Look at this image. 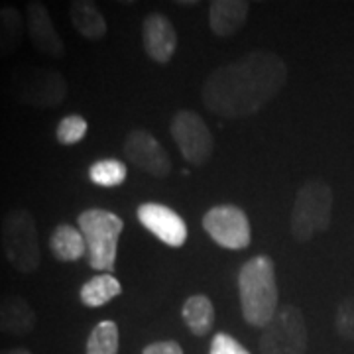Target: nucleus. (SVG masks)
I'll return each instance as SVG.
<instances>
[{
  "label": "nucleus",
  "mask_w": 354,
  "mask_h": 354,
  "mask_svg": "<svg viewBox=\"0 0 354 354\" xmlns=\"http://www.w3.org/2000/svg\"><path fill=\"white\" fill-rule=\"evenodd\" d=\"M169 134L187 164L205 165L211 160L215 150V140L201 114L193 111L176 113L169 124Z\"/></svg>",
  "instance_id": "8"
},
{
  "label": "nucleus",
  "mask_w": 354,
  "mask_h": 354,
  "mask_svg": "<svg viewBox=\"0 0 354 354\" xmlns=\"http://www.w3.org/2000/svg\"><path fill=\"white\" fill-rule=\"evenodd\" d=\"M26 28L32 46L50 57H62L65 53V44L51 22L50 10L44 2L32 0L26 6Z\"/></svg>",
  "instance_id": "12"
},
{
  "label": "nucleus",
  "mask_w": 354,
  "mask_h": 354,
  "mask_svg": "<svg viewBox=\"0 0 354 354\" xmlns=\"http://www.w3.org/2000/svg\"><path fill=\"white\" fill-rule=\"evenodd\" d=\"M211 354H250L241 342L227 333H216L211 341Z\"/></svg>",
  "instance_id": "25"
},
{
  "label": "nucleus",
  "mask_w": 354,
  "mask_h": 354,
  "mask_svg": "<svg viewBox=\"0 0 354 354\" xmlns=\"http://www.w3.org/2000/svg\"><path fill=\"white\" fill-rule=\"evenodd\" d=\"M88 124L81 114H67L55 128V138L62 146H73L87 136Z\"/></svg>",
  "instance_id": "23"
},
{
  "label": "nucleus",
  "mask_w": 354,
  "mask_h": 354,
  "mask_svg": "<svg viewBox=\"0 0 354 354\" xmlns=\"http://www.w3.org/2000/svg\"><path fill=\"white\" fill-rule=\"evenodd\" d=\"M36 329V311L22 295H0V333L24 337Z\"/></svg>",
  "instance_id": "14"
},
{
  "label": "nucleus",
  "mask_w": 354,
  "mask_h": 354,
  "mask_svg": "<svg viewBox=\"0 0 354 354\" xmlns=\"http://www.w3.org/2000/svg\"><path fill=\"white\" fill-rule=\"evenodd\" d=\"M307 325L295 305H283L260 337V354H305Z\"/></svg>",
  "instance_id": "7"
},
{
  "label": "nucleus",
  "mask_w": 354,
  "mask_h": 354,
  "mask_svg": "<svg viewBox=\"0 0 354 354\" xmlns=\"http://www.w3.org/2000/svg\"><path fill=\"white\" fill-rule=\"evenodd\" d=\"M181 317L195 337H207L215 325V305L207 295H191L181 307Z\"/></svg>",
  "instance_id": "17"
},
{
  "label": "nucleus",
  "mask_w": 354,
  "mask_h": 354,
  "mask_svg": "<svg viewBox=\"0 0 354 354\" xmlns=\"http://www.w3.org/2000/svg\"><path fill=\"white\" fill-rule=\"evenodd\" d=\"M335 329L342 339L354 342V295L339 304L335 313Z\"/></svg>",
  "instance_id": "24"
},
{
  "label": "nucleus",
  "mask_w": 354,
  "mask_h": 354,
  "mask_svg": "<svg viewBox=\"0 0 354 354\" xmlns=\"http://www.w3.org/2000/svg\"><path fill=\"white\" fill-rule=\"evenodd\" d=\"M239 299L244 321L250 327L264 329L279 309L276 268L270 256H254L239 272Z\"/></svg>",
  "instance_id": "2"
},
{
  "label": "nucleus",
  "mask_w": 354,
  "mask_h": 354,
  "mask_svg": "<svg viewBox=\"0 0 354 354\" xmlns=\"http://www.w3.org/2000/svg\"><path fill=\"white\" fill-rule=\"evenodd\" d=\"M118 325L114 321H101L88 335L85 354H118Z\"/></svg>",
  "instance_id": "21"
},
{
  "label": "nucleus",
  "mask_w": 354,
  "mask_h": 354,
  "mask_svg": "<svg viewBox=\"0 0 354 354\" xmlns=\"http://www.w3.org/2000/svg\"><path fill=\"white\" fill-rule=\"evenodd\" d=\"M203 228L213 241L228 250H244L252 241L246 213L236 205H216L203 216Z\"/></svg>",
  "instance_id": "9"
},
{
  "label": "nucleus",
  "mask_w": 354,
  "mask_h": 354,
  "mask_svg": "<svg viewBox=\"0 0 354 354\" xmlns=\"http://www.w3.org/2000/svg\"><path fill=\"white\" fill-rule=\"evenodd\" d=\"M77 225L87 244L88 266L102 274H113L124 221L113 211L87 209L77 216Z\"/></svg>",
  "instance_id": "3"
},
{
  "label": "nucleus",
  "mask_w": 354,
  "mask_h": 354,
  "mask_svg": "<svg viewBox=\"0 0 354 354\" xmlns=\"http://www.w3.org/2000/svg\"><path fill=\"white\" fill-rule=\"evenodd\" d=\"M288 83L286 62L274 51H252L216 67L201 88L207 111L223 118H244L262 111Z\"/></svg>",
  "instance_id": "1"
},
{
  "label": "nucleus",
  "mask_w": 354,
  "mask_h": 354,
  "mask_svg": "<svg viewBox=\"0 0 354 354\" xmlns=\"http://www.w3.org/2000/svg\"><path fill=\"white\" fill-rule=\"evenodd\" d=\"M50 250L59 262H77L83 254H87V244L79 228L57 225L50 236Z\"/></svg>",
  "instance_id": "18"
},
{
  "label": "nucleus",
  "mask_w": 354,
  "mask_h": 354,
  "mask_svg": "<svg viewBox=\"0 0 354 354\" xmlns=\"http://www.w3.org/2000/svg\"><path fill=\"white\" fill-rule=\"evenodd\" d=\"M138 221L148 228L156 239L171 246L181 248L187 241V225L185 221L162 203H144L138 207Z\"/></svg>",
  "instance_id": "11"
},
{
  "label": "nucleus",
  "mask_w": 354,
  "mask_h": 354,
  "mask_svg": "<svg viewBox=\"0 0 354 354\" xmlns=\"http://www.w3.org/2000/svg\"><path fill=\"white\" fill-rule=\"evenodd\" d=\"M142 354H183V348L176 341H158L148 344Z\"/></svg>",
  "instance_id": "26"
},
{
  "label": "nucleus",
  "mask_w": 354,
  "mask_h": 354,
  "mask_svg": "<svg viewBox=\"0 0 354 354\" xmlns=\"http://www.w3.org/2000/svg\"><path fill=\"white\" fill-rule=\"evenodd\" d=\"M0 354H32L28 348L22 346H16V348H6V351H0Z\"/></svg>",
  "instance_id": "27"
},
{
  "label": "nucleus",
  "mask_w": 354,
  "mask_h": 354,
  "mask_svg": "<svg viewBox=\"0 0 354 354\" xmlns=\"http://www.w3.org/2000/svg\"><path fill=\"white\" fill-rule=\"evenodd\" d=\"M250 4L244 0H213L209 4V26L221 38L234 36L246 24Z\"/></svg>",
  "instance_id": "15"
},
{
  "label": "nucleus",
  "mask_w": 354,
  "mask_h": 354,
  "mask_svg": "<svg viewBox=\"0 0 354 354\" xmlns=\"http://www.w3.org/2000/svg\"><path fill=\"white\" fill-rule=\"evenodd\" d=\"M24 22L14 6H0V57H10L22 44Z\"/></svg>",
  "instance_id": "20"
},
{
  "label": "nucleus",
  "mask_w": 354,
  "mask_h": 354,
  "mask_svg": "<svg viewBox=\"0 0 354 354\" xmlns=\"http://www.w3.org/2000/svg\"><path fill=\"white\" fill-rule=\"evenodd\" d=\"M333 189L325 179H307L297 191L291 209L290 228L293 239L307 242L325 232L333 218Z\"/></svg>",
  "instance_id": "4"
},
{
  "label": "nucleus",
  "mask_w": 354,
  "mask_h": 354,
  "mask_svg": "<svg viewBox=\"0 0 354 354\" xmlns=\"http://www.w3.org/2000/svg\"><path fill=\"white\" fill-rule=\"evenodd\" d=\"M195 4H197L195 0H189V2H181V0H179V2H177V6H195Z\"/></svg>",
  "instance_id": "28"
},
{
  "label": "nucleus",
  "mask_w": 354,
  "mask_h": 354,
  "mask_svg": "<svg viewBox=\"0 0 354 354\" xmlns=\"http://www.w3.org/2000/svg\"><path fill=\"white\" fill-rule=\"evenodd\" d=\"M122 152L127 160L138 169L150 174L152 177H167L171 174V160L164 150V146L153 138L148 130L134 128L128 132Z\"/></svg>",
  "instance_id": "10"
},
{
  "label": "nucleus",
  "mask_w": 354,
  "mask_h": 354,
  "mask_svg": "<svg viewBox=\"0 0 354 354\" xmlns=\"http://www.w3.org/2000/svg\"><path fill=\"white\" fill-rule=\"evenodd\" d=\"M69 16H71V24L77 32L91 41L101 39L109 30L106 20L95 2H88V0L69 2Z\"/></svg>",
  "instance_id": "16"
},
{
  "label": "nucleus",
  "mask_w": 354,
  "mask_h": 354,
  "mask_svg": "<svg viewBox=\"0 0 354 354\" xmlns=\"http://www.w3.org/2000/svg\"><path fill=\"white\" fill-rule=\"evenodd\" d=\"M12 95L22 104L55 109L67 97V83L57 69L20 65L12 71Z\"/></svg>",
  "instance_id": "6"
},
{
  "label": "nucleus",
  "mask_w": 354,
  "mask_h": 354,
  "mask_svg": "<svg viewBox=\"0 0 354 354\" xmlns=\"http://www.w3.org/2000/svg\"><path fill=\"white\" fill-rule=\"evenodd\" d=\"M127 177L128 167L124 162L114 158L99 160L88 167V179L99 187H118L127 181Z\"/></svg>",
  "instance_id": "22"
},
{
  "label": "nucleus",
  "mask_w": 354,
  "mask_h": 354,
  "mask_svg": "<svg viewBox=\"0 0 354 354\" xmlns=\"http://www.w3.org/2000/svg\"><path fill=\"white\" fill-rule=\"evenodd\" d=\"M2 248L20 274H34L41 262L36 218L28 209H12L2 221Z\"/></svg>",
  "instance_id": "5"
},
{
  "label": "nucleus",
  "mask_w": 354,
  "mask_h": 354,
  "mask_svg": "<svg viewBox=\"0 0 354 354\" xmlns=\"http://www.w3.org/2000/svg\"><path fill=\"white\" fill-rule=\"evenodd\" d=\"M142 44L152 62L169 64L177 50L176 26L164 14H148L142 24Z\"/></svg>",
  "instance_id": "13"
},
{
  "label": "nucleus",
  "mask_w": 354,
  "mask_h": 354,
  "mask_svg": "<svg viewBox=\"0 0 354 354\" xmlns=\"http://www.w3.org/2000/svg\"><path fill=\"white\" fill-rule=\"evenodd\" d=\"M122 293V283L113 274H101L85 281L79 290L81 304L88 309H99Z\"/></svg>",
  "instance_id": "19"
}]
</instances>
